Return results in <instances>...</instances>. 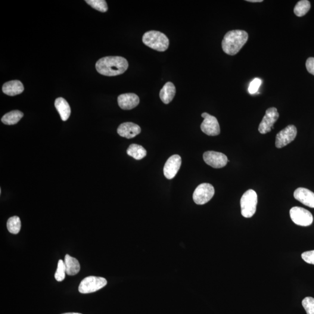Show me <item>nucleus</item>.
<instances>
[{"label":"nucleus","instance_id":"1","mask_svg":"<svg viewBox=\"0 0 314 314\" xmlns=\"http://www.w3.org/2000/svg\"><path fill=\"white\" fill-rule=\"evenodd\" d=\"M128 67V62L126 59L118 56L102 58L96 64L97 72L107 76L120 75L125 72Z\"/></svg>","mask_w":314,"mask_h":314},{"label":"nucleus","instance_id":"2","mask_svg":"<svg viewBox=\"0 0 314 314\" xmlns=\"http://www.w3.org/2000/svg\"><path fill=\"white\" fill-rule=\"evenodd\" d=\"M248 38V33L244 30L229 31L226 34L222 40L223 51L230 55L238 54L247 42Z\"/></svg>","mask_w":314,"mask_h":314},{"label":"nucleus","instance_id":"3","mask_svg":"<svg viewBox=\"0 0 314 314\" xmlns=\"http://www.w3.org/2000/svg\"><path fill=\"white\" fill-rule=\"evenodd\" d=\"M145 46L158 51L163 52L169 48V38L164 33L158 31L151 30L144 34L142 38Z\"/></svg>","mask_w":314,"mask_h":314},{"label":"nucleus","instance_id":"4","mask_svg":"<svg viewBox=\"0 0 314 314\" xmlns=\"http://www.w3.org/2000/svg\"><path fill=\"white\" fill-rule=\"evenodd\" d=\"M258 202L257 194L253 190L245 192L241 200L242 215L244 217H251L256 212Z\"/></svg>","mask_w":314,"mask_h":314},{"label":"nucleus","instance_id":"5","mask_svg":"<svg viewBox=\"0 0 314 314\" xmlns=\"http://www.w3.org/2000/svg\"><path fill=\"white\" fill-rule=\"evenodd\" d=\"M107 284V280L97 276H89L80 282L79 291L80 293L88 294L100 290Z\"/></svg>","mask_w":314,"mask_h":314},{"label":"nucleus","instance_id":"6","mask_svg":"<svg viewBox=\"0 0 314 314\" xmlns=\"http://www.w3.org/2000/svg\"><path fill=\"white\" fill-rule=\"evenodd\" d=\"M215 193V189L210 183H202L197 186L193 195L195 204L203 205L211 200Z\"/></svg>","mask_w":314,"mask_h":314},{"label":"nucleus","instance_id":"7","mask_svg":"<svg viewBox=\"0 0 314 314\" xmlns=\"http://www.w3.org/2000/svg\"><path fill=\"white\" fill-rule=\"evenodd\" d=\"M290 216L295 224L301 226H309L312 224L313 216L305 208L294 207L291 208Z\"/></svg>","mask_w":314,"mask_h":314},{"label":"nucleus","instance_id":"8","mask_svg":"<svg viewBox=\"0 0 314 314\" xmlns=\"http://www.w3.org/2000/svg\"><path fill=\"white\" fill-rule=\"evenodd\" d=\"M279 114L277 109L275 107L269 108L266 111L262 121H261L259 130L261 134H266L273 129V125L277 121Z\"/></svg>","mask_w":314,"mask_h":314},{"label":"nucleus","instance_id":"9","mask_svg":"<svg viewBox=\"0 0 314 314\" xmlns=\"http://www.w3.org/2000/svg\"><path fill=\"white\" fill-rule=\"evenodd\" d=\"M297 129L294 125H289L279 132L276 137L275 145L278 148L284 147L293 142L297 136Z\"/></svg>","mask_w":314,"mask_h":314},{"label":"nucleus","instance_id":"10","mask_svg":"<svg viewBox=\"0 0 314 314\" xmlns=\"http://www.w3.org/2000/svg\"><path fill=\"white\" fill-rule=\"evenodd\" d=\"M201 117L204 119L201 125L202 132L208 136L219 135L220 126L217 118L207 113L202 114Z\"/></svg>","mask_w":314,"mask_h":314},{"label":"nucleus","instance_id":"11","mask_svg":"<svg viewBox=\"0 0 314 314\" xmlns=\"http://www.w3.org/2000/svg\"><path fill=\"white\" fill-rule=\"evenodd\" d=\"M203 159L205 163L214 169H221L225 167L228 162L226 155L214 151H208L204 153Z\"/></svg>","mask_w":314,"mask_h":314},{"label":"nucleus","instance_id":"12","mask_svg":"<svg viewBox=\"0 0 314 314\" xmlns=\"http://www.w3.org/2000/svg\"><path fill=\"white\" fill-rule=\"evenodd\" d=\"M181 164V157L179 155H173L170 157L164 167L165 176L168 179H172L178 172Z\"/></svg>","mask_w":314,"mask_h":314},{"label":"nucleus","instance_id":"13","mask_svg":"<svg viewBox=\"0 0 314 314\" xmlns=\"http://www.w3.org/2000/svg\"><path fill=\"white\" fill-rule=\"evenodd\" d=\"M140 99L134 93H126L118 96V105L124 110H130L138 106Z\"/></svg>","mask_w":314,"mask_h":314},{"label":"nucleus","instance_id":"14","mask_svg":"<svg viewBox=\"0 0 314 314\" xmlns=\"http://www.w3.org/2000/svg\"><path fill=\"white\" fill-rule=\"evenodd\" d=\"M118 135L126 139L135 138L141 132V128L137 124L125 122L121 124L117 129Z\"/></svg>","mask_w":314,"mask_h":314},{"label":"nucleus","instance_id":"15","mask_svg":"<svg viewBox=\"0 0 314 314\" xmlns=\"http://www.w3.org/2000/svg\"><path fill=\"white\" fill-rule=\"evenodd\" d=\"M294 197L305 206L314 208V193L310 190L303 188H298L294 193Z\"/></svg>","mask_w":314,"mask_h":314},{"label":"nucleus","instance_id":"16","mask_svg":"<svg viewBox=\"0 0 314 314\" xmlns=\"http://www.w3.org/2000/svg\"><path fill=\"white\" fill-rule=\"evenodd\" d=\"M2 90L5 95L15 96L21 94L24 92V87L20 81L12 80L4 83Z\"/></svg>","mask_w":314,"mask_h":314},{"label":"nucleus","instance_id":"17","mask_svg":"<svg viewBox=\"0 0 314 314\" xmlns=\"http://www.w3.org/2000/svg\"><path fill=\"white\" fill-rule=\"evenodd\" d=\"M176 94V88L175 85L172 82H169L166 83L161 90L160 97L161 101L164 104H169L172 101Z\"/></svg>","mask_w":314,"mask_h":314},{"label":"nucleus","instance_id":"18","mask_svg":"<svg viewBox=\"0 0 314 314\" xmlns=\"http://www.w3.org/2000/svg\"><path fill=\"white\" fill-rule=\"evenodd\" d=\"M55 107L60 114L61 120L67 121L71 113V107L68 102L63 97H59L55 99Z\"/></svg>","mask_w":314,"mask_h":314},{"label":"nucleus","instance_id":"19","mask_svg":"<svg viewBox=\"0 0 314 314\" xmlns=\"http://www.w3.org/2000/svg\"><path fill=\"white\" fill-rule=\"evenodd\" d=\"M64 263L66 268V273L70 276L77 274L80 269V264L78 260L67 254L65 257Z\"/></svg>","mask_w":314,"mask_h":314},{"label":"nucleus","instance_id":"20","mask_svg":"<svg viewBox=\"0 0 314 314\" xmlns=\"http://www.w3.org/2000/svg\"><path fill=\"white\" fill-rule=\"evenodd\" d=\"M127 154L136 160H141L146 156L147 151L142 145L132 144L127 148Z\"/></svg>","mask_w":314,"mask_h":314},{"label":"nucleus","instance_id":"21","mask_svg":"<svg viewBox=\"0 0 314 314\" xmlns=\"http://www.w3.org/2000/svg\"><path fill=\"white\" fill-rule=\"evenodd\" d=\"M24 117L23 113L18 110H14L6 114L1 118V121L5 125H12L17 124Z\"/></svg>","mask_w":314,"mask_h":314},{"label":"nucleus","instance_id":"22","mask_svg":"<svg viewBox=\"0 0 314 314\" xmlns=\"http://www.w3.org/2000/svg\"><path fill=\"white\" fill-rule=\"evenodd\" d=\"M311 8V4L309 1L307 0H301L297 3L294 8L295 15L297 17H303Z\"/></svg>","mask_w":314,"mask_h":314},{"label":"nucleus","instance_id":"23","mask_svg":"<svg viewBox=\"0 0 314 314\" xmlns=\"http://www.w3.org/2000/svg\"><path fill=\"white\" fill-rule=\"evenodd\" d=\"M8 231L12 234H18L21 228V222L20 217L17 216L11 217L7 223Z\"/></svg>","mask_w":314,"mask_h":314},{"label":"nucleus","instance_id":"24","mask_svg":"<svg viewBox=\"0 0 314 314\" xmlns=\"http://www.w3.org/2000/svg\"><path fill=\"white\" fill-rule=\"evenodd\" d=\"M86 2L96 10L105 12L108 10L107 2L104 0H86Z\"/></svg>","mask_w":314,"mask_h":314},{"label":"nucleus","instance_id":"25","mask_svg":"<svg viewBox=\"0 0 314 314\" xmlns=\"http://www.w3.org/2000/svg\"><path fill=\"white\" fill-rule=\"evenodd\" d=\"M66 274V268H65L64 261L60 260L58 261L57 270L55 273V279L58 282L64 281Z\"/></svg>","mask_w":314,"mask_h":314},{"label":"nucleus","instance_id":"26","mask_svg":"<svg viewBox=\"0 0 314 314\" xmlns=\"http://www.w3.org/2000/svg\"><path fill=\"white\" fill-rule=\"evenodd\" d=\"M302 305L307 314H314V298L307 297L302 301Z\"/></svg>","mask_w":314,"mask_h":314},{"label":"nucleus","instance_id":"27","mask_svg":"<svg viewBox=\"0 0 314 314\" xmlns=\"http://www.w3.org/2000/svg\"><path fill=\"white\" fill-rule=\"evenodd\" d=\"M261 84V80L259 78L254 79L252 81L249 86V88H248V91H249L250 94H254V93H257L258 90L260 88Z\"/></svg>","mask_w":314,"mask_h":314},{"label":"nucleus","instance_id":"28","mask_svg":"<svg viewBox=\"0 0 314 314\" xmlns=\"http://www.w3.org/2000/svg\"><path fill=\"white\" fill-rule=\"evenodd\" d=\"M301 257L307 263L314 265V250L304 252Z\"/></svg>","mask_w":314,"mask_h":314},{"label":"nucleus","instance_id":"29","mask_svg":"<svg viewBox=\"0 0 314 314\" xmlns=\"http://www.w3.org/2000/svg\"><path fill=\"white\" fill-rule=\"evenodd\" d=\"M306 68L309 72L314 75V58H308L306 61Z\"/></svg>","mask_w":314,"mask_h":314},{"label":"nucleus","instance_id":"30","mask_svg":"<svg viewBox=\"0 0 314 314\" xmlns=\"http://www.w3.org/2000/svg\"><path fill=\"white\" fill-rule=\"evenodd\" d=\"M247 1L250 2H263V0H247Z\"/></svg>","mask_w":314,"mask_h":314},{"label":"nucleus","instance_id":"31","mask_svg":"<svg viewBox=\"0 0 314 314\" xmlns=\"http://www.w3.org/2000/svg\"><path fill=\"white\" fill-rule=\"evenodd\" d=\"M63 314H82L76 313H65Z\"/></svg>","mask_w":314,"mask_h":314}]
</instances>
